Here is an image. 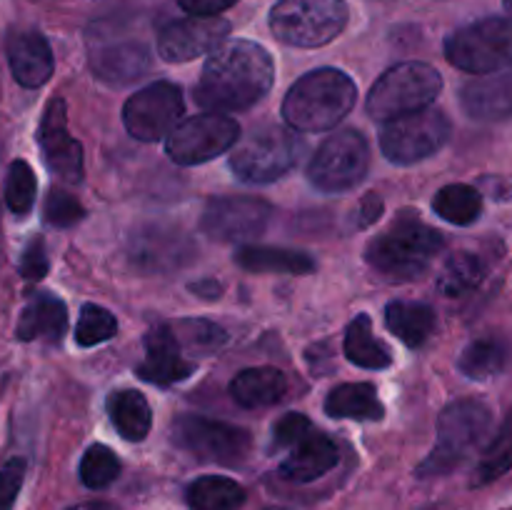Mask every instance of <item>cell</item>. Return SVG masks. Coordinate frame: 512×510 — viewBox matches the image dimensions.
Returning a JSON list of instances; mask_svg holds the SVG:
<instances>
[{"label":"cell","instance_id":"8","mask_svg":"<svg viewBox=\"0 0 512 510\" xmlns=\"http://www.w3.org/2000/svg\"><path fill=\"white\" fill-rule=\"evenodd\" d=\"M445 58L455 68L475 75L512 68V18L493 15L463 25L445 40Z\"/></svg>","mask_w":512,"mask_h":510},{"label":"cell","instance_id":"5","mask_svg":"<svg viewBox=\"0 0 512 510\" xmlns=\"http://www.w3.org/2000/svg\"><path fill=\"white\" fill-rule=\"evenodd\" d=\"M493 428V413L485 403L475 398L455 400L440 413L438 440L428 458L418 468L420 478L445 475L463 463L470 450L478 448Z\"/></svg>","mask_w":512,"mask_h":510},{"label":"cell","instance_id":"4","mask_svg":"<svg viewBox=\"0 0 512 510\" xmlns=\"http://www.w3.org/2000/svg\"><path fill=\"white\" fill-rule=\"evenodd\" d=\"M303 148V140L283 125H255L233 148L230 170L245 185L275 183L300 163Z\"/></svg>","mask_w":512,"mask_h":510},{"label":"cell","instance_id":"26","mask_svg":"<svg viewBox=\"0 0 512 510\" xmlns=\"http://www.w3.org/2000/svg\"><path fill=\"white\" fill-rule=\"evenodd\" d=\"M385 325L408 348H420V345L428 343L430 335L438 328V315H435V310L428 303L393 300L385 308Z\"/></svg>","mask_w":512,"mask_h":510},{"label":"cell","instance_id":"37","mask_svg":"<svg viewBox=\"0 0 512 510\" xmlns=\"http://www.w3.org/2000/svg\"><path fill=\"white\" fill-rule=\"evenodd\" d=\"M170 328H173L180 345H185L188 350H198V353H208V350L220 348L228 340V333L220 325L210 323V320L185 318L173 323Z\"/></svg>","mask_w":512,"mask_h":510},{"label":"cell","instance_id":"42","mask_svg":"<svg viewBox=\"0 0 512 510\" xmlns=\"http://www.w3.org/2000/svg\"><path fill=\"white\" fill-rule=\"evenodd\" d=\"M18 268L25 280H40L48 275V250H45V240L40 238V235H35V238L25 245Z\"/></svg>","mask_w":512,"mask_h":510},{"label":"cell","instance_id":"36","mask_svg":"<svg viewBox=\"0 0 512 510\" xmlns=\"http://www.w3.org/2000/svg\"><path fill=\"white\" fill-rule=\"evenodd\" d=\"M115 333H118V320H115L110 310L100 308L95 303H85L80 308L78 328H75V343L80 348H93V345L105 343Z\"/></svg>","mask_w":512,"mask_h":510},{"label":"cell","instance_id":"11","mask_svg":"<svg viewBox=\"0 0 512 510\" xmlns=\"http://www.w3.org/2000/svg\"><path fill=\"white\" fill-rule=\"evenodd\" d=\"M448 115L438 108H425L385 123L380 150L395 165H415L438 153L450 138Z\"/></svg>","mask_w":512,"mask_h":510},{"label":"cell","instance_id":"43","mask_svg":"<svg viewBox=\"0 0 512 510\" xmlns=\"http://www.w3.org/2000/svg\"><path fill=\"white\" fill-rule=\"evenodd\" d=\"M383 210H385L383 195L368 193L363 200H360L358 208H355L353 218H350V228H353V230L370 228L373 223H378L380 215H383Z\"/></svg>","mask_w":512,"mask_h":510},{"label":"cell","instance_id":"10","mask_svg":"<svg viewBox=\"0 0 512 510\" xmlns=\"http://www.w3.org/2000/svg\"><path fill=\"white\" fill-rule=\"evenodd\" d=\"M370 168V145L353 128L338 130L323 140L308 165V180L320 193H345L363 183Z\"/></svg>","mask_w":512,"mask_h":510},{"label":"cell","instance_id":"48","mask_svg":"<svg viewBox=\"0 0 512 510\" xmlns=\"http://www.w3.org/2000/svg\"><path fill=\"white\" fill-rule=\"evenodd\" d=\"M503 3H505V10L512 15V0H503Z\"/></svg>","mask_w":512,"mask_h":510},{"label":"cell","instance_id":"35","mask_svg":"<svg viewBox=\"0 0 512 510\" xmlns=\"http://www.w3.org/2000/svg\"><path fill=\"white\" fill-rule=\"evenodd\" d=\"M118 475L120 460L108 445L95 443L85 450L83 460H80V480H83V485H88L93 490L108 488Z\"/></svg>","mask_w":512,"mask_h":510},{"label":"cell","instance_id":"25","mask_svg":"<svg viewBox=\"0 0 512 510\" xmlns=\"http://www.w3.org/2000/svg\"><path fill=\"white\" fill-rule=\"evenodd\" d=\"M235 263L250 273L308 275L318 268V263L303 250L275 248V245H240L235 250Z\"/></svg>","mask_w":512,"mask_h":510},{"label":"cell","instance_id":"21","mask_svg":"<svg viewBox=\"0 0 512 510\" xmlns=\"http://www.w3.org/2000/svg\"><path fill=\"white\" fill-rule=\"evenodd\" d=\"M8 63L13 78L23 88H40L48 83L55 70L53 48L38 30H20V33L10 35Z\"/></svg>","mask_w":512,"mask_h":510},{"label":"cell","instance_id":"34","mask_svg":"<svg viewBox=\"0 0 512 510\" xmlns=\"http://www.w3.org/2000/svg\"><path fill=\"white\" fill-rule=\"evenodd\" d=\"M35 195H38V180L33 168L25 160H13L5 178V205L15 215H25L33 210Z\"/></svg>","mask_w":512,"mask_h":510},{"label":"cell","instance_id":"16","mask_svg":"<svg viewBox=\"0 0 512 510\" xmlns=\"http://www.w3.org/2000/svg\"><path fill=\"white\" fill-rule=\"evenodd\" d=\"M90 70L108 88H125L143 78L153 65L148 45L140 40H108L90 28L88 33Z\"/></svg>","mask_w":512,"mask_h":510},{"label":"cell","instance_id":"15","mask_svg":"<svg viewBox=\"0 0 512 510\" xmlns=\"http://www.w3.org/2000/svg\"><path fill=\"white\" fill-rule=\"evenodd\" d=\"M128 258L133 268L143 273H170L185 268L195 258V243L175 225H140L128 243Z\"/></svg>","mask_w":512,"mask_h":510},{"label":"cell","instance_id":"32","mask_svg":"<svg viewBox=\"0 0 512 510\" xmlns=\"http://www.w3.org/2000/svg\"><path fill=\"white\" fill-rule=\"evenodd\" d=\"M433 210L453 225H473L483 213V195L473 185H445L435 193Z\"/></svg>","mask_w":512,"mask_h":510},{"label":"cell","instance_id":"27","mask_svg":"<svg viewBox=\"0 0 512 510\" xmlns=\"http://www.w3.org/2000/svg\"><path fill=\"white\" fill-rule=\"evenodd\" d=\"M325 413L338 420H360L375 423L385 418V408L378 398V390L370 383H343L333 388L325 398Z\"/></svg>","mask_w":512,"mask_h":510},{"label":"cell","instance_id":"46","mask_svg":"<svg viewBox=\"0 0 512 510\" xmlns=\"http://www.w3.org/2000/svg\"><path fill=\"white\" fill-rule=\"evenodd\" d=\"M68 510H105V508L100 503H80V505H73V508H68Z\"/></svg>","mask_w":512,"mask_h":510},{"label":"cell","instance_id":"38","mask_svg":"<svg viewBox=\"0 0 512 510\" xmlns=\"http://www.w3.org/2000/svg\"><path fill=\"white\" fill-rule=\"evenodd\" d=\"M512 468V415L505 423V428L500 430V435L495 438V443L490 445L488 455H485L483 463L475 470L473 485H488L493 480H498L500 475L508 473Z\"/></svg>","mask_w":512,"mask_h":510},{"label":"cell","instance_id":"7","mask_svg":"<svg viewBox=\"0 0 512 510\" xmlns=\"http://www.w3.org/2000/svg\"><path fill=\"white\" fill-rule=\"evenodd\" d=\"M345 0H278L270 10V30L293 48H323L348 25Z\"/></svg>","mask_w":512,"mask_h":510},{"label":"cell","instance_id":"14","mask_svg":"<svg viewBox=\"0 0 512 510\" xmlns=\"http://www.w3.org/2000/svg\"><path fill=\"white\" fill-rule=\"evenodd\" d=\"M273 213L275 210L268 200L248 198V195H218L205 203L200 228L208 238L220 243H240L265 233Z\"/></svg>","mask_w":512,"mask_h":510},{"label":"cell","instance_id":"6","mask_svg":"<svg viewBox=\"0 0 512 510\" xmlns=\"http://www.w3.org/2000/svg\"><path fill=\"white\" fill-rule=\"evenodd\" d=\"M443 90V75L428 63L408 60L385 70L368 95L370 118L390 123L403 115L430 108Z\"/></svg>","mask_w":512,"mask_h":510},{"label":"cell","instance_id":"12","mask_svg":"<svg viewBox=\"0 0 512 510\" xmlns=\"http://www.w3.org/2000/svg\"><path fill=\"white\" fill-rule=\"evenodd\" d=\"M238 140V120L223 113H203L175 125L165 138V153L178 165H203L233 150Z\"/></svg>","mask_w":512,"mask_h":510},{"label":"cell","instance_id":"44","mask_svg":"<svg viewBox=\"0 0 512 510\" xmlns=\"http://www.w3.org/2000/svg\"><path fill=\"white\" fill-rule=\"evenodd\" d=\"M235 3L238 0H178V5L185 13L198 15V18H215V15H220Z\"/></svg>","mask_w":512,"mask_h":510},{"label":"cell","instance_id":"28","mask_svg":"<svg viewBox=\"0 0 512 510\" xmlns=\"http://www.w3.org/2000/svg\"><path fill=\"white\" fill-rule=\"evenodd\" d=\"M345 358L353 365L365 370H385L393 365V353H390L388 345L383 340L375 338L373 323H370L368 315H358L353 323L345 330L343 340Z\"/></svg>","mask_w":512,"mask_h":510},{"label":"cell","instance_id":"39","mask_svg":"<svg viewBox=\"0 0 512 510\" xmlns=\"http://www.w3.org/2000/svg\"><path fill=\"white\" fill-rule=\"evenodd\" d=\"M45 223H50L53 228H73L75 223H80L85 215V208L80 205V200L75 195L65 193V190L53 188L45 198L43 205Z\"/></svg>","mask_w":512,"mask_h":510},{"label":"cell","instance_id":"47","mask_svg":"<svg viewBox=\"0 0 512 510\" xmlns=\"http://www.w3.org/2000/svg\"><path fill=\"white\" fill-rule=\"evenodd\" d=\"M500 198H512V183L505 190H500Z\"/></svg>","mask_w":512,"mask_h":510},{"label":"cell","instance_id":"3","mask_svg":"<svg viewBox=\"0 0 512 510\" xmlns=\"http://www.w3.org/2000/svg\"><path fill=\"white\" fill-rule=\"evenodd\" d=\"M358 88L338 68H318L293 83L283 98V118L298 133H323L335 128L353 110Z\"/></svg>","mask_w":512,"mask_h":510},{"label":"cell","instance_id":"24","mask_svg":"<svg viewBox=\"0 0 512 510\" xmlns=\"http://www.w3.org/2000/svg\"><path fill=\"white\" fill-rule=\"evenodd\" d=\"M288 393V378L283 370L273 365H260V368L240 370L230 383V395L240 408H270L280 403L283 395Z\"/></svg>","mask_w":512,"mask_h":510},{"label":"cell","instance_id":"18","mask_svg":"<svg viewBox=\"0 0 512 510\" xmlns=\"http://www.w3.org/2000/svg\"><path fill=\"white\" fill-rule=\"evenodd\" d=\"M230 23L225 18H183L173 20L158 33V55L165 63H188L205 53H213L225 43Z\"/></svg>","mask_w":512,"mask_h":510},{"label":"cell","instance_id":"9","mask_svg":"<svg viewBox=\"0 0 512 510\" xmlns=\"http://www.w3.org/2000/svg\"><path fill=\"white\" fill-rule=\"evenodd\" d=\"M173 443L203 463L240 465L250 455L253 438L245 428L205 418V415H178L173 420Z\"/></svg>","mask_w":512,"mask_h":510},{"label":"cell","instance_id":"17","mask_svg":"<svg viewBox=\"0 0 512 510\" xmlns=\"http://www.w3.org/2000/svg\"><path fill=\"white\" fill-rule=\"evenodd\" d=\"M38 145L45 165L55 178L68 185L83 183V145L68 133L65 100L53 98L45 108L38 128Z\"/></svg>","mask_w":512,"mask_h":510},{"label":"cell","instance_id":"33","mask_svg":"<svg viewBox=\"0 0 512 510\" xmlns=\"http://www.w3.org/2000/svg\"><path fill=\"white\" fill-rule=\"evenodd\" d=\"M485 278V263L480 255L468 253H455L450 255L448 263L443 265L438 275V290L445 298H463L470 290L478 288Z\"/></svg>","mask_w":512,"mask_h":510},{"label":"cell","instance_id":"30","mask_svg":"<svg viewBox=\"0 0 512 510\" xmlns=\"http://www.w3.org/2000/svg\"><path fill=\"white\" fill-rule=\"evenodd\" d=\"M510 345L503 338H478L458 358V370L470 380H488L510 365Z\"/></svg>","mask_w":512,"mask_h":510},{"label":"cell","instance_id":"19","mask_svg":"<svg viewBox=\"0 0 512 510\" xmlns=\"http://www.w3.org/2000/svg\"><path fill=\"white\" fill-rule=\"evenodd\" d=\"M195 363L180 355V343L175 338L173 328L165 323L155 325L145 335V360L135 368L140 380L153 385H173L178 380L190 378Z\"/></svg>","mask_w":512,"mask_h":510},{"label":"cell","instance_id":"45","mask_svg":"<svg viewBox=\"0 0 512 510\" xmlns=\"http://www.w3.org/2000/svg\"><path fill=\"white\" fill-rule=\"evenodd\" d=\"M190 290H195V293H205V290H210L213 295H218L220 285L218 283H198V285H190Z\"/></svg>","mask_w":512,"mask_h":510},{"label":"cell","instance_id":"13","mask_svg":"<svg viewBox=\"0 0 512 510\" xmlns=\"http://www.w3.org/2000/svg\"><path fill=\"white\" fill-rule=\"evenodd\" d=\"M183 110V90L168 80H158L130 95L123 105V123L135 140L158 143L173 133Z\"/></svg>","mask_w":512,"mask_h":510},{"label":"cell","instance_id":"29","mask_svg":"<svg viewBox=\"0 0 512 510\" xmlns=\"http://www.w3.org/2000/svg\"><path fill=\"white\" fill-rule=\"evenodd\" d=\"M108 415L113 420V428L130 443H140L148 438L150 425H153V410L138 390H118L110 395Z\"/></svg>","mask_w":512,"mask_h":510},{"label":"cell","instance_id":"20","mask_svg":"<svg viewBox=\"0 0 512 510\" xmlns=\"http://www.w3.org/2000/svg\"><path fill=\"white\" fill-rule=\"evenodd\" d=\"M460 105L480 123L512 118V68L465 83L460 90Z\"/></svg>","mask_w":512,"mask_h":510},{"label":"cell","instance_id":"31","mask_svg":"<svg viewBox=\"0 0 512 510\" xmlns=\"http://www.w3.org/2000/svg\"><path fill=\"white\" fill-rule=\"evenodd\" d=\"M245 503V488L225 475H203L188 488L193 510H238Z\"/></svg>","mask_w":512,"mask_h":510},{"label":"cell","instance_id":"40","mask_svg":"<svg viewBox=\"0 0 512 510\" xmlns=\"http://www.w3.org/2000/svg\"><path fill=\"white\" fill-rule=\"evenodd\" d=\"M313 423L303 413H288L273 425V445L275 448H293L305 435L313 433Z\"/></svg>","mask_w":512,"mask_h":510},{"label":"cell","instance_id":"2","mask_svg":"<svg viewBox=\"0 0 512 510\" xmlns=\"http://www.w3.org/2000/svg\"><path fill=\"white\" fill-rule=\"evenodd\" d=\"M443 248V233L430 228L418 213L405 210L378 238L370 240L365 260L390 283H408L423 275Z\"/></svg>","mask_w":512,"mask_h":510},{"label":"cell","instance_id":"22","mask_svg":"<svg viewBox=\"0 0 512 510\" xmlns=\"http://www.w3.org/2000/svg\"><path fill=\"white\" fill-rule=\"evenodd\" d=\"M338 460L340 450L335 440L320 430H313L298 445H293L290 455L280 465V475L290 483H313L328 475L338 465Z\"/></svg>","mask_w":512,"mask_h":510},{"label":"cell","instance_id":"1","mask_svg":"<svg viewBox=\"0 0 512 510\" xmlns=\"http://www.w3.org/2000/svg\"><path fill=\"white\" fill-rule=\"evenodd\" d=\"M275 80L273 55L253 40H230L213 50L195 85V103L208 113H238L258 105Z\"/></svg>","mask_w":512,"mask_h":510},{"label":"cell","instance_id":"41","mask_svg":"<svg viewBox=\"0 0 512 510\" xmlns=\"http://www.w3.org/2000/svg\"><path fill=\"white\" fill-rule=\"evenodd\" d=\"M25 480V460L13 458L0 468V510H13Z\"/></svg>","mask_w":512,"mask_h":510},{"label":"cell","instance_id":"23","mask_svg":"<svg viewBox=\"0 0 512 510\" xmlns=\"http://www.w3.org/2000/svg\"><path fill=\"white\" fill-rule=\"evenodd\" d=\"M65 328H68V308L53 293H35L28 300L18 320L20 340H48V343H60Z\"/></svg>","mask_w":512,"mask_h":510}]
</instances>
